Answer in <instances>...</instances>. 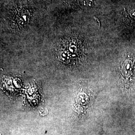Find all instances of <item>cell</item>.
Returning <instances> with one entry per match:
<instances>
[{
	"instance_id": "obj_3",
	"label": "cell",
	"mask_w": 135,
	"mask_h": 135,
	"mask_svg": "<svg viewBox=\"0 0 135 135\" xmlns=\"http://www.w3.org/2000/svg\"><path fill=\"white\" fill-rule=\"evenodd\" d=\"M130 17L133 18V19L135 20V10H132L130 12Z\"/></svg>"
},
{
	"instance_id": "obj_2",
	"label": "cell",
	"mask_w": 135,
	"mask_h": 135,
	"mask_svg": "<svg viewBox=\"0 0 135 135\" xmlns=\"http://www.w3.org/2000/svg\"><path fill=\"white\" fill-rule=\"evenodd\" d=\"M134 65L132 60L129 59L125 60L122 63V75L125 78H129V76H131L130 73L133 70ZM132 74V73H131Z\"/></svg>"
},
{
	"instance_id": "obj_1",
	"label": "cell",
	"mask_w": 135,
	"mask_h": 135,
	"mask_svg": "<svg viewBox=\"0 0 135 135\" xmlns=\"http://www.w3.org/2000/svg\"><path fill=\"white\" fill-rule=\"evenodd\" d=\"M86 88L84 86H78L75 90L73 100L72 116L79 120L86 112L90 97Z\"/></svg>"
}]
</instances>
